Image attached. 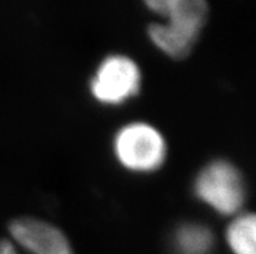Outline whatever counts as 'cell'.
<instances>
[{"mask_svg":"<svg viewBox=\"0 0 256 254\" xmlns=\"http://www.w3.org/2000/svg\"><path fill=\"white\" fill-rule=\"evenodd\" d=\"M195 196L221 216H237L246 201V184L237 166L214 160L199 171L194 182Z\"/></svg>","mask_w":256,"mask_h":254,"instance_id":"cell-3","label":"cell"},{"mask_svg":"<svg viewBox=\"0 0 256 254\" xmlns=\"http://www.w3.org/2000/svg\"><path fill=\"white\" fill-rule=\"evenodd\" d=\"M214 236L207 226L186 222L176 229L172 238L174 254H212Z\"/></svg>","mask_w":256,"mask_h":254,"instance_id":"cell-6","label":"cell"},{"mask_svg":"<svg viewBox=\"0 0 256 254\" xmlns=\"http://www.w3.org/2000/svg\"><path fill=\"white\" fill-rule=\"evenodd\" d=\"M140 69L133 58L110 55L98 65L90 81V92L98 103L120 105L140 92Z\"/></svg>","mask_w":256,"mask_h":254,"instance_id":"cell-5","label":"cell"},{"mask_svg":"<svg viewBox=\"0 0 256 254\" xmlns=\"http://www.w3.org/2000/svg\"><path fill=\"white\" fill-rule=\"evenodd\" d=\"M225 240L233 254H256V213L234 216L225 232Z\"/></svg>","mask_w":256,"mask_h":254,"instance_id":"cell-7","label":"cell"},{"mask_svg":"<svg viewBox=\"0 0 256 254\" xmlns=\"http://www.w3.org/2000/svg\"><path fill=\"white\" fill-rule=\"evenodd\" d=\"M0 254H74L70 242L56 226L42 219H14L0 240Z\"/></svg>","mask_w":256,"mask_h":254,"instance_id":"cell-4","label":"cell"},{"mask_svg":"<svg viewBox=\"0 0 256 254\" xmlns=\"http://www.w3.org/2000/svg\"><path fill=\"white\" fill-rule=\"evenodd\" d=\"M114 151L118 164L133 173H152L166 160V142L155 126L132 122L114 135Z\"/></svg>","mask_w":256,"mask_h":254,"instance_id":"cell-2","label":"cell"},{"mask_svg":"<svg viewBox=\"0 0 256 254\" xmlns=\"http://www.w3.org/2000/svg\"><path fill=\"white\" fill-rule=\"evenodd\" d=\"M146 5L164 21L148 26L150 40L174 60L188 57L207 21V3L203 0H150Z\"/></svg>","mask_w":256,"mask_h":254,"instance_id":"cell-1","label":"cell"}]
</instances>
